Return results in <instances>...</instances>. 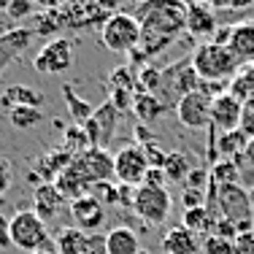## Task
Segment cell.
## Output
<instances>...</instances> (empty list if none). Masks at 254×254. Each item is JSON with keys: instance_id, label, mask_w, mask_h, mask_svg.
I'll return each instance as SVG.
<instances>
[{"instance_id": "obj_36", "label": "cell", "mask_w": 254, "mask_h": 254, "mask_svg": "<svg viewBox=\"0 0 254 254\" xmlns=\"http://www.w3.org/2000/svg\"><path fill=\"white\" fill-rule=\"evenodd\" d=\"M33 0H11L8 8H5V14H8L11 22H19V19H27L30 14H33Z\"/></svg>"}, {"instance_id": "obj_21", "label": "cell", "mask_w": 254, "mask_h": 254, "mask_svg": "<svg viewBox=\"0 0 254 254\" xmlns=\"http://www.w3.org/2000/svg\"><path fill=\"white\" fill-rule=\"evenodd\" d=\"M70 160H73V154L65 152V149H54V152H46L38 162H35V176L44 179L46 184H54L60 173H63L65 168L70 165Z\"/></svg>"}, {"instance_id": "obj_37", "label": "cell", "mask_w": 254, "mask_h": 254, "mask_svg": "<svg viewBox=\"0 0 254 254\" xmlns=\"http://www.w3.org/2000/svg\"><path fill=\"white\" fill-rule=\"evenodd\" d=\"M208 184H211V171H203V168H195L184 181L187 190H200V192H208Z\"/></svg>"}, {"instance_id": "obj_2", "label": "cell", "mask_w": 254, "mask_h": 254, "mask_svg": "<svg viewBox=\"0 0 254 254\" xmlns=\"http://www.w3.org/2000/svg\"><path fill=\"white\" fill-rule=\"evenodd\" d=\"M192 68H195L197 78L205 84H230V78L241 70V65L235 63V57L230 54L227 46L214 44V41H203L192 54Z\"/></svg>"}, {"instance_id": "obj_43", "label": "cell", "mask_w": 254, "mask_h": 254, "mask_svg": "<svg viewBox=\"0 0 254 254\" xmlns=\"http://www.w3.org/2000/svg\"><path fill=\"white\" fill-rule=\"evenodd\" d=\"M165 171L162 168H149V173H146V179H143V184L146 187H165Z\"/></svg>"}, {"instance_id": "obj_48", "label": "cell", "mask_w": 254, "mask_h": 254, "mask_svg": "<svg viewBox=\"0 0 254 254\" xmlns=\"http://www.w3.org/2000/svg\"><path fill=\"white\" fill-rule=\"evenodd\" d=\"M244 162H249V165H254V138H249V143H246V152H244Z\"/></svg>"}, {"instance_id": "obj_44", "label": "cell", "mask_w": 254, "mask_h": 254, "mask_svg": "<svg viewBox=\"0 0 254 254\" xmlns=\"http://www.w3.org/2000/svg\"><path fill=\"white\" fill-rule=\"evenodd\" d=\"M0 246H11V216L0 214Z\"/></svg>"}, {"instance_id": "obj_33", "label": "cell", "mask_w": 254, "mask_h": 254, "mask_svg": "<svg viewBox=\"0 0 254 254\" xmlns=\"http://www.w3.org/2000/svg\"><path fill=\"white\" fill-rule=\"evenodd\" d=\"M108 84H111V89H127V92H135V70H132V65H122V68H117L108 78Z\"/></svg>"}, {"instance_id": "obj_49", "label": "cell", "mask_w": 254, "mask_h": 254, "mask_svg": "<svg viewBox=\"0 0 254 254\" xmlns=\"http://www.w3.org/2000/svg\"><path fill=\"white\" fill-rule=\"evenodd\" d=\"M8 3H11V0H0V11H5V8H8Z\"/></svg>"}, {"instance_id": "obj_47", "label": "cell", "mask_w": 254, "mask_h": 254, "mask_svg": "<svg viewBox=\"0 0 254 254\" xmlns=\"http://www.w3.org/2000/svg\"><path fill=\"white\" fill-rule=\"evenodd\" d=\"M63 3L65 0H33V5H38V8H44V11H57Z\"/></svg>"}, {"instance_id": "obj_51", "label": "cell", "mask_w": 254, "mask_h": 254, "mask_svg": "<svg viewBox=\"0 0 254 254\" xmlns=\"http://www.w3.org/2000/svg\"><path fill=\"white\" fill-rule=\"evenodd\" d=\"M35 254H57V252H35Z\"/></svg>"}, {"instance_id": "obj_8", "label": "cell", "mask_w": 254, "mask_h": 254, "mask_svg": "<svg viewBox=\"0 0 254 254\" xmlns=\"http://www.w3.org/2000/svg\"><path fill=\"white\" fill-rule=\"evenodd\" d=\"M149 173V160L138 143H127L114 154V179L125 187H141Z\"/></svg>"}, {"instance_id": "obj_18", "label": "cell", "mask_w": 254, "mask_h": 254, "mask_svg": "<svg viewBox=\"0 0 254 254\" xmlns=\"http://www.w3.org/2000/svg\"><path fill=\"white\" fill-rule=\"evenodd\" d=\"M63 205H65V197L60 195V190L54 184L41 181V184L35 187V192H33V211H35V216H38V219L52 222L54 216L63 211Z\"/></svg>"}, {"instance_id": "obj_38", "label": "cell", "mask_w": 254, "mask_h": 254, "mask_svg": "<svg viewBox=\"0 0 254 254\" xmlns=\"http://www.w3.org/2000/svg\"><path fill=\"white\" fill-rule=\"evenodd\" d=\"M241 132L246 138H254V100L244 103V111H241Z\"/></svg>"}, {"instance_id": "obj_45", "label": "cell", "mask_w": 254, "mask_h": 254, "mask_svg": "<svg viewBox=\"0 0 254 254\" xmlns=\"http://www.w3.org/2000/svg\"><path fill=\"white\" fill-rule=\"evenodd\" d=\"M95 3L100 5V11H103V14H108V16H111V14H119V8H122V3H125V0H95Z\"/></svg>"}, {"instance_id": "obj_42", "label": "cell", "mask_w": 254, "mask_h": 254, "mask_svg": "<svg viewBox=\"0 0 254 254\" xmlns=\"http://www.w3.org/2000/svg\"><path fill=\"white\" fill-rule=\"evenodd\" d=\"M233 246H235V254H254V230L252 233H241Z\"/></svg>"}, {"instance_id": "obj_31", "label": "cell", "mask_w": 254, "mask_h": 254, "mask_svg": "<svg viewBox=\"0 0 254 254\" xmlns=\"http://www.w3.org/2000/svg\"><path fill=\"white\" fill-rule=\"evenodd\" d=\"M89 195L106 208V205L119 203V184H114V181H98V184L89 187Z\"/></svg>"}, {"instance_id": "obj_15", "label": "cell", "mask_w": 254, "mask_h": 254, "mask_svg": "<svg viewBox=\"0 0 254 254\" xmlns=\"http://www.w3.org/2000/svg\"><path fill=\"white\" fill-rule=\"evenodd\" d=\"M241 111H244V106H241L230 92L214 98V106H211V130H219V132L238 130L241 127Z\"/></svg>"}, {"instance_id": "obj_5", "label": "cell", "mask_w": 254, "mask_h": 254, "mask_svg": "<svg viewBox=\"0 0 254 254\" xmlns=\"http://www.w3.org/2000/svg\"><path fill=\"white\" fill-rule=\"evenodd\" d=\"M216 208L219 214L235 225L241 233H252L254 230V205L249 197V190L241 184H225L216 187Z\"/></svg>"}, {"instance_id": "obj_19", "label": "cell", "mask_w": 254, "mask_h": 254, "mask_svg": "<svg viewBox=\"0 0 254 254\" xmlns=\"http://www.w3.org/2000/svg\"><path fill=\"white\" fill-rule=\"evenodd\" d=\"M200 235L190 233L187 227H171L162 235V254H197L200 252Z\"/></svg>"}, {"instance_id": "obj_4", "label": "cell", "mask_w": 254, "mask_h": 254, "mask_svg": "<svg viewBox=\"0 0 254 254\" xmlns=\"http://www.w3.org/2000/svg\"><path fill=\"white\" fill-rule=\"evenodd\" d=\"M11 246L35 254V252H54V241L49 238V227L35 211H19L11 216Z\"/></svg>"}, {"instance_id": "obj_22", "label": "cell", "mask_w": 254, "mask_h": 254, "mask_svg": "<svg viewBox=\"0 0 254 254\" xmlns=\"http://www.w3.org/2000/svg\"><path fill=\"white\" fill-rule=\"evenodd\" d=\"M89 249V233L73 227H63L54 235V252L57 254H87Z\"/></svg>"}, {"instance_id": "obj_20", "label": "cell", "mask_w": 254, "mask_h": 254, "mask_svg": "<svg viewBox=\"0 0 254 254\" xmlns=\"http://www.w3.org/2000/svg\"><path fill=\"white\" fill-rule=\"evenodd\" d=\"M106 254H141V241L135 230L119 225L106 233Z\"/></svg>"}, {"instance_id": "obj_29", "label": "cell", "mask_w": 254, "mask_h": 254, "mask_svg": "<svg viewBox=\"0 0 254 254\" xmlns=\"http://www.w3.org/2000/svg\"><path fill=\"white\" fill-rule=\"evenodd\" d=\"M63 98H65V103H68V108H70V114H73V119H76L78 127H84V125L89 122V119H92L95 108L89 106L87 100L78 98V95H76L70 87H63Z\"/></svg>"}, {"instance_id": "obj_35", "label": "cell", "mask_w": 254, "mask_h": 254, "mask_svg": "<svg viewBox=\"0 0 254 254\" xmlns=\"http://www.w3.org/2000/svg\"><path fill=\"white\" fill-rule=\"evenodd\" d=\"M141 146V143H138ZM143 154H146V160H149V168H165V160H168V152L165 149H160V143L157 141H149V143H143Z\"/></svg>"}, {"instance_id": "obj_6", "label": "cell", "mask_w": 254, "mask_h": 254, "mask_svg": "<svg viewBox=\"0 0 254 254\" xmlns=\"http://www.w3.org/2000/svg\"><path fill=\"white\" fill-rule=\"evenodd\" d=\"M100 41L108 52H119V54H130L138 49L141 44V25L132 14H111L100 27Z\"/></svg>"}, {"instance_id": "obj_27", "label": "cell", "mask_w": 254, "mask_h": 254, "mask_svg": "<svg viewBox=\"0 0 254 254\" xmlns=\"http://www.w3.org/2000/svg\"><path fill=\"white\" fill-rule=\"evenodd\" d=\"M165 179L168 181H181L184 184L187 176H190L195 168H192V160H190V154H184V152H168V160H165Z\"/></svg>"}, {"instance_id": "obj_11", "label": "cell", "mask_w": 254, "mask_h": 254, "mask_svg": "<svg viewBox=\"0 0 254 254\" xmlns=\"http://www.w3.org/2000/svg\"><path fill=\"white\" fill-rule=\"evenodd\" d=\"M35 70L38 73H65V70L73 65V49H70V41L65 38H54L44 46L33 60Z\"/></svg>"}, {"instance_id": "obj_16", "label": "cell", "mask_w": 254, "mask_h": 254, "mask_svg": "<svg viewBox=\"0 0 254 254\" xmlns=\"http://www.w3.org/2000/svg\"><path fill=\"white\" fill-rule=\"evenodd\" d=\"M70 216L76 219L78 230L95 235V230H100L103 222H106V208H103L92 195H84V197H78V200L70 203Z\"/></svg>"}, {"instance_id": "obj_40", "label": "cell", "mask_w": 254, "mask_h": 254, "mask_svg": "<svg viewBox=\"0 0 254 254\" xmlns=\"http://www.w3.org/2000/svg\"><path fill=\"white\" fill-rule=\"evenodd\" d=\"M181 203H184V211L187 208H197V205H205V192L200 190H187L181 192Z\"/></svg>"}, {"instance_id": "obj_7", "label": "cell", "mask_w": 254, "mask_h": 254, "mask_svg": "<svg viewBox=\"0 0 254 254\" xmlns=\"http://www.w3.org/2000/svg\"><path fill=\"white\" fill-rule=\"evenodd\" d=\"M132 211H135L138 219H143L146 225H162V222L171 216L173 208V197L168 192V187H135V195H132Z\"/></svg>"}, {"instance_id": "obj_17", "label": "cell", "mask_w": 254, "mask_h": 254, "mask_svg": "<svg viewBox=\"0 0 254 254\" xmlns=\"http://www.w3.org/2000/svg\"><path fill=\"white\" fill-rule=\"evenodd\" d=\"M46 100V95L41 92L38 87H30V84H14V87H8L3 95H0V108H3L5 114H11L14 108H41Z\"/></svg>"}, {"instance_id": "obj_12", "label": "cell", "mask_w": 254, "mask_h": 254, "mask_svg": "<svg viewBox=\"0 0 254 254\" xmlns=\"http://www.w3.org/2000/svg\"><path fill=\"white\" fill-rule=\"evenodd\" d=\"M73 162L81 168V173L87 176L89 184H98V181H114V154H108V149L89 146L87 152L76 154Z\"/></svg>"}, {"instance_id": "obj_9", "label": "cell", "mask_w": 254, "mask_h": 254, "mask_svg": "<svg viewBox=\"0 0 254 254\" xmlns=\"http://www.w3.org/2000/svg\"><path fill=\"white\" fill-rule=\"evenodd\" d=\"M211 106H214V98L205 95L203 89H195L173 111H176L179 122L184 127H190V130H205V127H211Z\"/></svg>"}, {"instance_id": "obj_34", "label": "cell", "mask_w": 254, "mask_h": 254, "mask_svg": "<svg viewBox=\"0 0 254 254\" xmlns=\"http://www.w3.org/2000/svg\"><path fill=\"white\" fill-rule=\"evenodd\" d=\"M235 241H225L219 235H203L200 252L203 254H235Z\"/></svg>"}, {"instance_id": "obj_3", "label": "cell", "mask_w": 254, "mask_h": 254, "mask_svg": "<svg viewBox=\"0 0 254 254\" xmlns=\"http://www.w3.org/2000/svg\"><path fill=\"white\" fill-rule=\"evenodd\" d=\"M195 89H200V78H197L195 68H192V57H184L179 63H171L168 68H162L154 95L165 108H176Z\"/></svg>"}, {"instance_id": "obj_25", "label": "cell", "mask_w": 254, "mask_h": 254, "mask_svg": "<svg viewBox=\"0 0 254 254\" xmlns=\"http://www.w3.org/2000/svg\"><path fill=\"white\" fill-rule=\"evenodd\" d=\"M27 41H30V33H27V30H14V33L0 35V70H3L5 65H8L22 49H25Z\"/></svg>"}, {"instance_id": "obj_32", "label": "cell", "mask_w": 254, "mask_h": 254, "mask_svg": "<svg viewBox=\"0 0 254 254\" xmlns=\"http://www.w3.org/2000/svg\"><path fill=\"white\" fill-rule=\"evenodd\" d=\"M65 152H70V154H81V152H87L89 149V138H87V132H84V127H78V125H73V127H68L65 130Z\"/></svg>"}, {"instance_id": "obj_13", "label": "cell", "mask_w": 254, "mask_h": 254, "mask_svg": "<svg viewBox=\"0 0 254 254\" xmlns=\"http://www.w3.org/2000/svg\"><path fill=\"white\" fill-rule=\"evenodd\" d=\"M216 14L205 0H187V33L200 41H211L216 35Z\"/></svg>"}, {"instance_id": "obj_30", "label": "cell", "mask_w": 254, "mask_h": 254, "mask_svg": "<svg viewBox=\"0 0 254 254\" xmlns=\"http://www.w3.org/2000/svg\"><path fill=\"white\" fill-rule=\"evenodd\" d=\"M8 122L16 127V130H33V127H38L44 122V111L41 108H14V111L8 114Z\"/></svg>"}, {"instance_id": "obj_28", "label": "cell", "mask_w": 254, "mask_h": 254, "mask_svg": "<svg viewBox=\"0 0 254 254\" xmlns=\"http://www.w3.org/2000/svg\"><path fill=\"white\" fill-rule=\"evenodd\" d=\"M211 181H214L216 187L241 184V162H235V160H219L214 168H211Z\"/></svg>"}, {"instance_id": "obj_39", "label": "cell", "mask_w": 254, "mask_h": 254, "mask_svg": "<svg viewBox=\"0 0 254 254\" xmlns=\"http://www.w3.org/2000/svg\"><path fill=\"white\" fill-rule=\"evenodd\" d=\"M211 8H227V11H244V8H252L254 0H205Z\"/></svg>"}, {"instance_id": "obj_46", "label": "cell", "mask_w": 254, "mask_h": 254, "mask_svg": "<svg viewBox=\"0 0 254 254\" xmlns=\"http://www.w3.org/2000/svg\"><path fill=\"white\" fill-rule=\"evenodd\" d=\"M87 254H106V235H89V249Z\"/></svg>"}, {"instance_id": "obj_41", "label": "cell", "mask_w": 254, "mask_h": 254, "mask_svg": "<svg viewBox=\"0 0 254 254\" xmlns=\"http://www.w3.org/2000/svg\"><path fill=\"white\" fill-rule=\"evenodd\" d=\"M11 181H14V168H11L8 160H3V157H0V197L8 192Z\"/></svg>"}, {"instance_id": "obj_24", "label": "cell", "mask_w": 254, "mask_h": 254, "mask_svg": "<svg viewBox=\"0 0 254 254\" xmlns=\"http://www.w3.org/2000/svg\"><path fill=\"white\" fill-rule=\"evenodd\" d=\"M132 111H135L138 119H141V125H149V122H154V119H160L162 114L168 111V108L162 106L160 100H157V95L138 92L135 100H132Z\"/></svg>"}, {"instance_id": "obj_10", "label": "cell", "mask_w": 254, "mask_h": 254, "mask_svg": "<svg viewBox=\"0 0 254 254\" xmlns=\"http://www.w3.org/2000/svg\"><path fill=\"white\" fill-rule=\"evenodd\" d=\"M117 122H119V111L114 108L111 100H106L100 108H95L92 119L84 125V132L89 138V146H98V149H106L114 138V130H117Z\"/></svg>"}, {"instance_id": "obj_14", "label": "cell", "mask_w": 254, "mask_h": 254, "mask_svg": "<svg viewBox=\"0 0 254 254\" xmlns=\"http://www.w3.org/2000/svg\"><path fill=\"white\" fill-rule=\"evenodd\" d=\"M227 49L235 57V63L244 65H254V19H241L230 27L227 35Z\"/></svg>"}, {"instance_id": "obj_50", "label": "cell", "mask_w": 254, "mask_h": 254, "mask_svg": "<svg viewBox=\"0 0 254 254\" xmlns=\"http://www.w3.org/2000/svg\"><path fill=\"white\" fill-rule=\"evenodd\" d=\"M249 197H252V205H254V184H252V190H249Z\"/></svg>"}, {"instance_id": "obj_1", "label": "cell", "mask_w": 254, "mask_h": 254, "mask_svg": "<svg viewBox=\"0 0 254 254\" xmlns=\"http://www.w3.org/2000/svg\"><path fill=\"white\" fill-rule=\"evenodd\" d=\"M132 16L141 25V44L130 52V60L146 65L187 30V0H141Z\"/></svg>"}, {"instance_id": "obj_52", "label": "cell", "mask_w": 254, "mask_h": 254, "mask_svg": "<svg viewBox=\"0 0 254 254\" xmlns=\"http://www.w3.org/2000/svg\"><path fill=\"white\" fill-rule=\"evenodd\" d=\"M249 70H252V73H254V65H249Z\"/></svg>"}, {"instance_id": "obj_23", "label": "cell", "mask_w": 254, "mask_h": 254, "mask_svg": "<svg viewBox=\"0 0 254 254\" xmlns=\"http://www.w3.org/2000/svg\"><path fill=\"white\" fill-rule=\"evenodd\" d=\"M214 219L216 216L208 211V205H197V208H187L184 216H181V227H187L190 233L195 235H208L211 227H214Z\"/></svg>"}, {"instance_id": "obj_26", "label": "cell", "mask_w": 254, "mask_h": 254, "mask_svg": "<svg viewBox=\"0 0 254 254\" xmlns=\"http://www.w3.org/2000/svg\"><path fill=\"white\" fill-rule=\"evenodd\" d=\"M227 92L233 95V98L238 100L241 106H244V103H249V100H254V73H252L249 68L238 70V73L230 78Z\"/></svg>"}]
</instances>
